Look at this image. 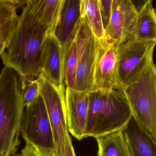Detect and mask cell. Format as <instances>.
<instances>
[{
  "mask_svg": "<svg viewBox=\"0 0 156 156\" xmlns=\"http://www.w3.org/2000/svg\"><path fill=\"white\" fill-rule=\"evenodd\" d=\"M38 78L40 95L44 101L54 134L56 156H65L66 138L69 134L65 85L58 89L42 75Z\"/></svg>",
  "mask_w": 156,
  "mask_h": 156,
  "instance_id": "cell-7",
  "label": "cell"
},
{
  "mask_svg": "<svg viewBox=\"0 0 156 156\" xmlns=\"http://www.w3.org/2000/svg\"><path fill=\"white\" fill-rule=\"evenodd\" d=\"M66 103L69 132L78 140L86 138L89 108L88 93L66 88Z\"/></svg>",
  "mask_w": 156,
  "mask_h": 156,
  "instance_id": "cell-12",
  "label": "cell"
},
{
  "mask_svg": "<svg viewBox=\"0 0 156 156\" xmlns=\"http://www.w3.org/2000/svg\"><path fill=\"white\" fill-rule=\"evenodd\" d=\"M21 88L25 107L33 103L40 95V82L38 78L21 77Z\"/></svg>",
  "mask_w": 156,
  "mask_h": 156,
  "instance_id": "cell-21",
  "label": "cell"
},
{
  "mask_svg": "<svg viewBox=\"0 0 156 156\" xmlns=\"http://www.w3.org/2000/svg\"><path fill=\"white\" fill-rule=\"evenodd\" d=\"M124 91L133 117L156 140V64L153 62L138 81Z\"/></svg>",
  "mask_w": 156,
  "mask_h": 156,
  "instance_id": "cell-4",
  "label": "cell"
},
{
  "mask_svg": "<svg viewBox=\"0 0 156 156\" xmlns=\"http://www.w3.org/2000/svg\"><path fill=\"white\" fill-rule=\"evenodd\" d=\"M64 55V48L55 36H47L40 56L41 75L58 89L65 85Z\"/></svg>",
  "mask_w": 156,
  "mask_h": 156,
  "instance_id": "cell-11",
  "label": "cell"
},
{
  "mask_svg": "<svg viewBox=\"0 0 156 156\" xmlns=\"http://www.w3.org/2000/svg\"><path fill=\"white\" fill-rule=\"evenodd\" d=\"M138 14L132 0H113L112 16L104 38L117 46L127 41L133 35Z\"/></svg>",
  "mask_w": 156,
  "mask_h": 156,
  "instance_id": "cell-9",
  "label": "cell"
},
{
  "mask_svg": "<svg viewBox=\"0 0 156 156\" xmlns=\"http://www.w3.org/2000/svg\"><path fill=\"white\" fill-rule=\"evenodd\" d=\"M20 132L26 144L33 146L36 150L55 154L53 130L44 101L41 95L26 107Z\"/></svg>",
  "mask_w": 156,
  "mask_h": 156,
  "instance_id": "cell-6",
  "label": "cell"
},
{
  "mask_svg": "<svg viewBox=\"0 0 156 156\" xmlns=\"http://www.w3.org/2000/svg\"><path fill=\"white\" fill-rule=\"evenodd\" d=\"M27 1L0 0V56L5 51L19 23L17 9L25 5Z\"/></svg>",
  "mask_w": 156,
  "mask_h": 156,
  "instance_id": "cell-14",
  "label": "cell"
},
{
  "mask_svg": "<svg viewBox=\"0 0 156 156\" xmlns=\"http://www.w3.org/2000/svg\"><path fill=\"white\" fill-rule=\"evenodd\" d=\"M65 156H76L71 138L69 134L68 135L66 138Z\"/></svg>",
  "mask_w": 156,
  "mask_h": 156,
  "instance_id": "cell-23",
  "label": "cell"
},
{
  "mask_svg": "<svg viewBox=\"0 0 156 156\" xmlns=\"http://www.w3.org/2000/svg\"><path fill=\"white\" fill-rule=\"evenodd\" d=\"M24 108L21 77L5 66L0 73V156H13L17 151Z\"/></svg>",
  "mask_w": 156,
  "mask_h": 156,
  "instance_id": "cell-3",
  "label": "cell"
},
{
  "mask_svg": "<svg viewBox=\"0 0 156 156\" xmlns=\"http://www.w3.org/2000/svg\"><path fill=\"white\" fill-rule=\"evenodd\" d=\"M97 156H133L123 130L112 132L96 137Z\"/></svg>",
  "mask_w": 156,
  "mask_h": 156,
  "instance_id": "cell-17",
  "label": "cell"
},
{
  "mask_svg": "<svg viewBox=\"0 0 156 156\" xmlns=\"http://www.w3.org/2000/svg\"><path fill=\"white\" fill-rule=\"evenodd\" d=\"M81 21L80 0H64L59 21L54 33L63 47L75 38Z\"/></svg>",
  "mask_w": 156,
  "mask_h": 156,
  "instance_id": "cell-13",
  "label": "cell"
},
{
  "mask_svg": "<svg viewBox=\"0 0 156 156\" xmlns=\"http://www.w3.org/2000/svg\"><path fill=\"white\" fill-rule=\"evenodd\" d=\"M87 137L96 138L123 130L133 117L123 90L95 89L88 93Z\"/></svg>",
  "mask_w": 156,
  "mask_h": 156,
  "instance_id": "cell-2",
  "label": "cell"
},
{
  "mask_svg": "<svg viewBox=\"0 0 156 156\" xmlns=\"http://www.w3.org/2000/svg\"><path fill=\"white\" fill-rule=\"evenodd\" d=\"M116 47L114 42L104 38L98 40L93 90L121 89L117 71Z\"/></svg>",
  "mask_w": 156,
  "mask_h": 156,
  "instance_id": "cell-10",
  "label": "cell"
},
{
  "mask_svg": "<svg viewBox=\"0 0 156 156\" xmlns=\"http://www.w3.org/2000/svg\"><path fill=\"white\" fill-rule=\"evenodd\" d=\"M65 49L64 55V78L66 88L76 90L77 59L76 44L75 38Z\"/></svg>",
  "mask_w": 156,
  "mask_h": 156,
  "instance_id": "cell-20",
  "label": "cell"
},
{
  "mask_svg": "<svg viewBox=\"0 0 156 156\" xmlns=\"http://www.w3.org/2000/svg\"><path fill=\"white\" fill-rule=\"evenodd\" d=\"M81 18L86 21L98 40L104 38L105 30L99 9V0H80Z\"/></svg>",
  "mask_w": 156,
  "mask_h": 156,
  "instance_id": "cell-19",
  "label": "cell"
},
{
  "mask_svg": "<svg viewBox=\"0 0 156 156\" xmlns=\"http://www.w3.org/2000/svg\"><path fill=\"white\" fill-rule=\"evenodd\" d=\"M75 39L77 59L76 91L89 93L94 89L98 40L82 19Z\"/></svg>",
  "mask_w": 156,
  "mask_h": 156,
  "instance_id": "cell-8",
  "label": "cell"
},
{
  "mask_svg": "<svg viewBox=\"0 0 156 156\" xmlns=\"http://www.w3.org/2000/svg\"><path fill=\"white\" fill-rule=\"evenodd\" d=\"M64 0H27V5L36 18L44 27L47 36L54 35L59 21Z\"/></svg>",
  "mask_w": 156,
  "mask_h": 156,
  "instance_id": "cell-16",
  "label": "cell"
},
{
  "mask_svg": "<svg viewBox=\"0 0 156 156\" xmlns=\"http://www.w3.org/2000/svg\"><path fill=\"white\" fill-rule=\"evenodd\" d=\"M113 0H99V9L104 29L107 28L112 16Z\"/></svg>",
  "mask_w": 156,
  "mask_h": 156,
  "instance_id": "cell-22",
  "label": "cell"
},
{
  "mask_svg": "<svg viewBox=\"0 0 156 156\" xmlns=\"http://www.w3.org/2000/svg\"><path fill=\"white\" fill-rule=\"evenodd\" d=\"M154 42L137 41L133 37L116 47L117 71L122 90L136 82L154 62Z\"/></svg>",
  "mask_w": 156,
  "mask_h": 156,
  "instance_id": "cell-5",
  "label": "cell"
},
{
  "mask_svg": "<svg viewBox=\"0 0 156 156\" xmlns=\"http://www.w3.org/2000/svg\"><path fill=\"white\" fill-rule=\"evenodd\" d=\"M47 36L45 28L26 4L5 51L0 56L4 65L22 78H39L40 56Z\"/></svg>",
  "mask_w": 156,
  "mask_h": 156,
  "instance_id": "cell-1",
  "label": "cell"
},
{
  "mask_svg": "<svg viewBox=\"0 0 156 156\" xmlns=\"http://www.w3.org/2000/svg\"><path fill=\"white\" fill-rule=\"evenodd\" d=\"M133 156H156V140L133 117L123 129Z\"/></svg>",
  "mask_w": 156,
  "mask_h": 156,
  "instance_id": "cell-15",
  "label": "cell"
},
{
  "mask_svg": "<svg viewBox=\"0 0 156 156\" xmlns=\"http://www.w3.org/2000/svg\"><path fill=\"white\" fill-rule=\"evenodd\" d=\"M22 156H39L37 152L33 146L26 144V146L21 151Z\"/></svg>",
  "mask_w": 156,
  "mask_h": 156,
  "instance_id": "cell-24",
  "label": "cell"
},
{
  "mask_svg": "<svg viewBox=\"0 0 156 156\" xmlns=\"http://www.w3.org/2000/svg\"><path fill=\"white\" fill-rule=\"evenodd\" d=\"M13 156H21V154H16V155H14Z\"/></svg>",
  "mask_w": 156,
  "mask_h": 156,
  "instance_id": "cell-25",
  "label": "cell"
},
{
  "mask_svg": "<svg viewBox=\"0 0 156 156\" xmlns=\"http://www.w3.org/2000/svg\"><path fill=\"white\" fill-rule=\"evenodd\" d=\"M133 37L137 41L154 42L156 44V9L149 2L138 12Z\"/></svg>",
  "mask_w": 156,
  "mask_h": 156,
  "instance_id": "cell-18",
  "label": "cell"
}]
</instances>
